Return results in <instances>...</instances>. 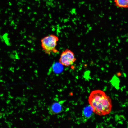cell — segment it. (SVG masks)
<instances>
[{"instance_id": "1", "label": "cell", "mask_w": 128, "mask_h": 128, "mask_svg": "<svg viewBox=\"0 0 128 128\" xmlns=\"http://www.w3.org/2000/svg\"><path fill=\"white\" fill-rule=\"evenodd\" d=\"M88 101L93 112L99 116L109 114L112 108L111 100L104 91L97 90L92 91L89 97Z\"/></svg>"}, {"instance_id": "2", "label": "cell", "mask_w": 128, "mask_h": 128, "mask_svg": "<svg viewBox=\"0 0 128 128\" xmlns=\"http://www.w3.org/2000/svg\"><path fill=\"white\" fill-rule=\"evenodd\" d=\"M58 37L56 36L50 34L45 36L41 40V46L43 51L46 54L50 55L52 53L59 52L56 49Z\"/></svg>"}, {"instance_id": "3", "label": "cell", "mask_w": 128, "mask_h": 128, "mask_svg": "<svg viewBox=\"0 0 128 128\" xmlns=\"http://www.w3.org/2000/svg\"><path fill=\"white\" fill-rule=\"evenodd\" d=\"M76 60L74 53L70 50L67 49L61 53L59 62L62 65L68 67L73 64Z\"/></svg>"}, {"instance_id": "4", "label": "cell", "mask_w": 128, "mask_h": 128, "mask_svg": "<svg viewBox=\"0 0 128 128\" xmlns=\"http://www.w3.org/2000/svg\"><path fill=\"white\" fill-rule=\"evenodd\" d=\"M63 101L54 102L48 107L49 112L51 115H54L61 113L63 110Z\"/></svg>"}, {"instance_id": "5", "label": "cell", "mask_w": 128, "mask_h": 128, "mask_svg": "<svg viewBox=\"0 0 128 128\" xmlns=\"http://www.w3.org/2000/svg\"><path fill=\"white\" fill-rule=\"evenodd\" d=\"M93 112L92 108L90 105L85 107L82 111L83 119L86 121L91 117Z\"/></svg>"}, {"instance_id": "6", "label": "cell", "mask_w": 128, "mask_h": 128, "mask_svg": "<svg viewBox=\"0 0 128 128\" xmlns=\"http://www.w3.org/2000/svg\"><path fill=\"white\" fill-rule=\"evenodd\" d=\"M116 5L117 6L122 8L128 7V0H115Z\"/></svg>"}, {"instance_id": "7", "label": "cell", "mask_w": 128, "mask_h": 128, "mask_svg": "<svg viewBox=\"0 0 128 128\" xmlns=\"http://www.w3.org/2000/svg\"><path fill=\"white\" fill-rule=\"evenodd\" d=\"M59 64L55 63L53 66V71L55 73H60L62 71V70L59 69V67H61L59 66Z\"/></svg>"}]
</instances>
